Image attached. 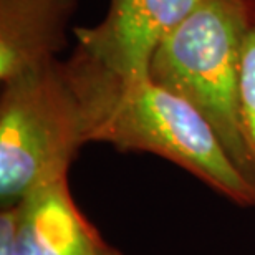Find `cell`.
<instances>
[{
    "label": "cell",
    "mask_w": 255,
    "mask_h": 255,
    "mask_svg": "<svg viewBox=\"0 0 255 255\" xmlns=\"http://www.w3.org/2000/svg\"><path fill=\"white\" fill-rule=\"evenodd\" d=\"M118 78L73 53L2 85L0 206L68 176L78 151L93 142Z\"/></svg>",
    "instance_id": "obj_1"
},
{
    "label": "cell",
    "mask_w": 255,
    "mask_h": 255,
    "mask_svg": "<svg viewBox=\"0 0 255 255\" xmlns=\"http://www.w3.org/2000/svg\"><path fill=\"white\" fill-rule=\"evenodd\" d=\"M254 7L255 0H201L162 42L149 66L154 83L206 116L251 184L252 166L239 121V83Z\"/></svg>",
    "instance_id": "obj_2"
},
{
    "label": "cell",
    "mask_w": 255,
    "mask_h": 255,
    "mask_svg": "<svg viewBox=\"0 0 255 255\" xmlns=\"http://www.w3.org/2000/svg\"><path fill=\"white\" fill-rule=\"evenodd\" d=\"M93 142L156 154L237 206L255 207L254 186L206 116L151 78L118 81Z\"/></svg>",
    "instance_id": "obj_3"
},
{
    "label": "cell",
    "mask_w": 255,
    "mask_h": 255,
    "mask_svg": "<svg viewBox=\"0 0 255 255\" xmlns=\"http://www.w3.org/2000/svg\"><path fill=\"white\" fill-rule=\"evenodd\" d=\"M201 0H110L101 22L76 27L75 53L123 81L149 78L162 42Z\"/></svg>",
    "instance_id": "obj_4"
},
{
    "label": "cell",
    "mask_w": 255,
    "mask_h": 255,
    "mask_svg": "<svg viewBox=\"0 0 255 255\" xmlns=\"http://www.w3.org/2000/svg\"><path fill=\"white\" fill-rule=\"evenodd\" d=\"M12 207V255H110L101 237L71 196L68 176L28 191Z\"/></svg>",
    "instance_id": "obj_5"
},
{
    "label": "cell",
    "mask_w": 255,
    "mask_h": 255,
    "mask_svg": "<svg viewBox=\"0 0 255 255\" xmlns=\"http://www.w3.org/2000/svg\"><path fill=\"white\" fill-rule=\"evenodd\" d=\"M78 0H0V83L58 60Z\"/></svg>",
    "instance_id": "obj_6"
},
{
    "label": "cell",
    "mask_w": 255,
    "mask_h": 255,
    "mask_svg": "<svg viewBox=\"0 0 255 255\" xmlns=\"http://www.w3.org/2000/svg\"><path fill=\"white\" fill-rule=\"evenodd\" d=\"M239 121L251 159L252 184L255 187V7L242 57L241 83H239Z\"/></svg>",
    "instance_id": "obj_7"
},
{
    "label": "cell",
    "mask_w": 255,
    "mask_h": 255,
    "mask_svg": "<svg viewBox=\"0 0 255 255\" xmlns=\"http://www.w3.org/2000/svg\"><path fill=\"white\" fill-rule=\"evenodd\" d=\"M12 207H2L0 212V255H12Z\"/></svg>",
    "instance_id": "obj_8"
},
{
    "label": "cell",
    "mask_w": 255,
    "mask_h": 255,
    "mask_svg": "<svg viewBox=\"0 0 255 255\" xmlns=\"http://www.w3.org/2000/svg\"><path fill=\"white\" fill-rule=\"evenodd\" d=\"M110 255H123V254H121V252L118 251V249H115V251H113V252H111Z\"/></svg>",
    "instance_id": "obj_9"
}]
</instances>
